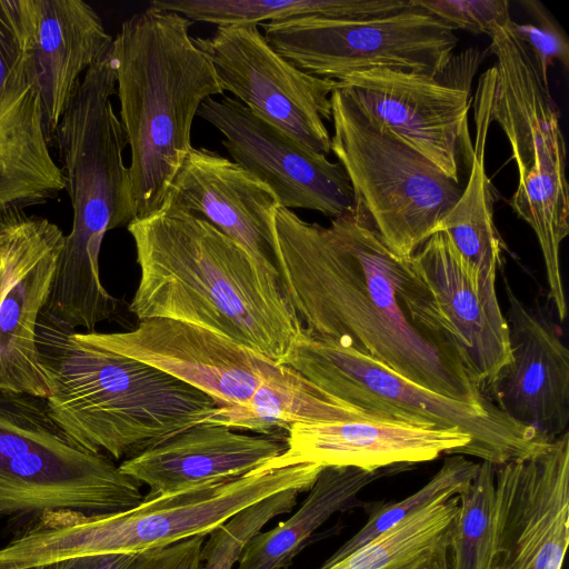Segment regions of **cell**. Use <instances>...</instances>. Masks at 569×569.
<instances>
[{"label": "cell", "instance_id": "836d02e7", "mask_svg": "<svg viewBox=\"0 0 569 569\" xmlns=\"http://www.w3.org/2000/svg\"><path fill=\"white\" fill-rule=\"evenodd\" d=\"M528 11L535 17V23H518L511 27L520 40L532 51L542 79L548 82V69L555 60L560 61L567 69L569 66V42L552 16L538 1H522Z\"/></svg>", "mask_w": 569, "mask_h": 569}, {"label": "cell", "instance_id": "f546056e", "mask_svg": "<svg viewBox=\"0 0 569 569\" xmlns=\"http://www.w3.org/2000/svg\"><path fill=\"white\" fill-rule=\"evenodd\" d=\"M496 465L479 462L469 487L459 495L449 533V569H487L492 542Z\"/></svg>", "mask_w": 569, "mask_h": 569}, {"label": "cell", "instance_id": "d590c367", "mask_svg": "<svg viewBox=\"0 0 569 569\" xmlns=\"http://www.w3.org/2000/svg\"><path fill=\"white\" fill-rule=\"evenodd\" d=\"M132 553H110L72 558L26 569H127L133 561Z\"/></svg>", "mask_w": 569, "mask_h": 569}, {"label": "cell", "instance_id": "4fadbf2b", "mask_svg": "<svg viewBox=\"0 0 569 569\" xmlns=\"http://www.w3.org/2000/svg\"><path fill=\"white\" fill-rule=\"evenodd\" d=\"M448 69L432 77L372 68L342 77L338 87L370 119L459 183L461 160L471 162L473 150L468 131L473 74L456 81Z\"/></svg>", "mask_w": 569, "mask_h": 569}, {"label": "cell", "instance_id": "30bf717a", "mask_svg": "<svg viewBox=\"0 0 569 569\" xmlns=\"http://www.w3.org/2000/svg\"><path fill=\"white\" fill-rule=\"evenodd\" d=\"M330 103V150L349 178L355 206L397 256L410 258L439 231L462 188L370 119L339 87Z\"/></svg>", "mask_w": 569, "mask_h": 569}, {"label": "cell", "instance_id": "6da1fadb", "mask_svg": "<svg viewBox=\"0 0 569 569\" xmlns=\"http://www.w3.org/2000/svg\"><path fill=\"white\" fill-rule=\"evenodd\" d=\"M274 233L279 284L308 333L346 341L443 397L493 405L411 259L397 256L360 208L322 227L279 206Z\"/></svg>", "mask_w": 569, "mask_h": 569}, {"label": "cell", "instance_id": "d6986e66", "mask_svg": "<svg viewBox=\"0 0 569 569\" xmlns=\"http://www.w3.org/2000/svg\"><path fill=\"white\" fill-rule=\"evenodd\" d=\"M510 360L482 393L516 422L547 441L568 431L569 351L558 330L529 309L503 276Z\"/></svg>", "mask_w": 569, "mask_h": 569}, {"label": "cell", "instance_id": "7c38bea8", "mask_svg": "<svg viewBox=\"0 0 569 569\" xmlns=\"http://www.w3.org/2000/svg\"><path fill=\"white\" fill-rule=\"evenodd\" d=\"M207 49L223 91L311 151L331 152L323 120L338 81L290 63L267 42L257 24L218 27Z\"/></svg>", "mask_w": 569, "mask_h": 569}, {"label": "cell", "instance_id": "d4e9b609", "mask_svg": "<svg viewBox=\"0 0 569 569\" xmlns=\"http://www.w3.org/2000/svg\"><path fill=\"white\" fill-rule=\"evenodd\" d=\"M391 419L349 405L278 363L244 407H219L209 422L284 439L297 423ZM395 420V419H392Z\"/></svg>", "mask_w": 569, "mask_h": 569}, {"label": "cell", "instance_id": "83f0119b", "mask_svg": "<svg viewBox=\"0 0 569 569\" xmlns=\"http://www.w3.org/2000/svg\"><path fill=\"white\" fill-rule=\"evenodd\" d=\"M476 141L470 172L461 196L439 226L481 278L496 284L503 243L493 221V190L485 169V147L490 126L485 94L475 99Z\"/></svg>", "mask_w": 569, "mask_h": 569}, {"label": "cell", "instance_id": "9a60e30c", "mask_svg": "<svg viewBox=\"0 0 569 569\" xmlns=\"http://www.w3.org/2000/svg\"><path fill=\"white\" fill-rule=\"evenodd\" d=\"M64 242L61 229L24 211L0 214V393L49 395L37 348Z\"/></svg>", "mask_w": 569, "mask_h": 569}, {"label": "cell", "instance_id": "ac0fdd59", "mask_svg": "<svg viewBox=\"0 0 569 569\" xmlns=\"http://www.w3.org/2000/svg\"><path fill=\"white\" fill-rule=\"evenodd\" d=\"M106 347L198 389L219 407H244L278 362L204 327L146 318L124 332H97Z\"/></svg>", "mask_w": 569, "mask_h": 569}, {"label": "cell", "instance_id": "5bb4252c", "mask_svg": "<svg viewBox=\"0 0 569 569\" xmlns=\"http://www.w3.org/2000/svg\"><path fill=\"white\" fill-rule=\"evenodd\" d=\"M569 542V432L496 466L487 569H561Z\"/></svg>", "mask_w": 569, "mask_h": 569}, {"label": "cell", "instance_id": "9c48e42d", "mask_svg": "<svg viewBox=\"0 0 569 569\" xmlns=\"http://www.w3.org/2000/svg\"><path fill=\"white\" fill-rule=\"evenodd\" d=\"M109 456L77 443L43 398L0 393V518L47 511L111 513L143 501Z\"/></svg>", "mask_w": 569, "mask_h": 569}, {"label": "cell", "instance_id": "ffe728a7", "mask_svg": "<svg viewBox=\"0 0 569 569\" xmlns=\"http://www.w3.org/2000/svg\"><path fill=\"white\" fill-rule=\"evenodd\" d=\"M162 206L206 219L239 243L261 268L278 276L273 253L279 201L269 187L234 161L192 147L171 180Z\"/></svg>", "mask_w": 569, "mask_h": 569}, {"label": "cell", "instance_id": "3957f363", "mask_svg": "<svg viewBox=\"0 0 569 569\" xmlns=\"http://www.w3.org/2000/svg\"><path fill=\"white\" fill-rule=\"evenodd\" d=\"M50 417L77 443L112 460L133 458L209 421L219 406L198 389L78 332L46 309L37 323Z\"/></svg>", "mask_w": 569, "mask_h": 569}, {"label": "cell", "instance_id": "e0dca14e", "mask_svg": "<svg viewBox=\"0 0 569 569\" xmlns=\"http://www.w3.org/2000/svg\"><path fill=\"white\" fill-rule=\"evenodd\" d=\"M197 116L222 133L232 161L269 187L279 206L331 219L355 209L353 190L339 162L306 148L233 97L208 98Z\"/></svg>", "mask_w": 569, "mask_h": 569}, {"label": "cell", "instance_id": "1f68e13d", "mask_svg": "<svg viewBox=\"0 0 569 569\" xmlns=\"http://www.w3.org/2000/svg\"><path fill=\"white\" fill-rule=\"evenodd\" d=\"M303 491L287 489L258 501L213 529L201 548V569H232L244 547L277 516L290 512Z\"/></svg>", "mask_w": 569, "mask_h": 569}, {"label": "cell", "instance_id": "8992f818", "mask_svg": "<svg viewBox=\"0 0 569 569\" xmlns=\"http://www.w3.org/2000/svg\"><path fill=\"white\" fill-rule=\"evenodd\" d=\"M321 470L313 463L258 468L238 478L146 496L137 507L119 512L47 511L32 517L9 541V558L16 569H26L72 558L137 555L206 537L240 510L274 493L308 491Z\"/></svg>", "mask_w": 569, "mask_h": 569}, {"label": "cell", "instance_id": "277c9868", "mask_svg": "<svg viewBox=\"0 0 569 569\" xmlns=\"http://www.w3.org/2000/svg\"><path fill=\"white\" fill-rule=\"evenodd\" d=\"M112 43L86 70L50 141L60 160L73 210L46 310L86 332L112 319L120 300L102 284L99 256L107 231L134 220L127 138L111 97L116 94Z\"/></svg>", "mask_w": 569, "mask_h": 569}, {"label": "cell", "instance_id": "4dcf8cb0", "mask_svg": "<svg viewBox=\"0 0 569 569\" xmlns=\"http://www.w3.org/2000/svg\"><path fill=\"white\" fill-rule=\"evenodd\" d=\"M478 469L479 462L462 455H449L440 469L418 491L400 501L382 502L373 507L363 527L327 560L333 561L345 557L433 500L461 495L469 487Z\"/></svg>", "mask_w": 569, "mask_h": 569}, {"label": "cell", "instance_id": "484cf974", "mask_svg": "<svg viewBox=\"0 0 569 569\" xmlns=\"http://www.w3.org/2000/svg\"><path fill=\"white\" fill-rule=\"evenodd\" d=\"M381 473L353 467H323L300 508L274 528L257 533L236 569H287L311 535L333 513L352 508Z\"/></svg>", "mask_w": 569, "mask_h": 569}, {"label": "cell", "instance_id": "8fae6325", "mask_svg": "<svg viewBox=\"0 0 569 569\" xmlns=\"http://www.w3.org/2000/svg\"><path fill=\"white\" fill-rule=\"evenodd\" d=\"M259 27L271 48L298 69L336 81L372 68L437 77L455 59L458 42L451 28L415 4L372 19L303 16Z\"/></svg>", "mask_w": 569, "mask_h": 569}, {"label": "cell", "instance_id": "603a6c76", "mask_svg": "<svg viewBox=\"0 0 569 569\" xmlns=\"http://www.w3.org/2000/svg\"><path fill=\"white\" fill-rule=\"evenodd\" d=\"M287 449L284 439L246 435L204 421L158 446L123 460L122 473L147 485V496L171 493L208 481L241 477Z\"/></svg>", "mask_w": 569, "mask_h": 569}, {"label": "cell", "instance_id": "f1b7e54d", "mask_svg": "<svg viewBox=\"0 0 569 569\" xmlns=\"http://www.w3.org/2000/svg\"><path fill=\"white\" fill-rule=\"evenodd\" d=\"M154 9L223 26L261 24L303 16L365 20L412 8L410 0H152Z\"/></svg>", "mask_w": 569, "mask_h": 569}, {"label": "cell", "instance_id": "52a82bcc", "mask_svg": "<svg viewBox=\"0 0 569 569\" xmlns=\"http://www.w3.org/2000/svg\"><path fill=\"white\" fill-rule=\"evenodd\" d=\"M511 22L490 38L489 50L496 61L478 88L487 100L490 120L500 126L510 143L519 181L508 203L537 236L549 297L562 321L567 302L560 247L569 233L566 144L549 83Z\"/></svg>", "mask_w": 569, "mask_h": 569}, {"label": "cell", "instance_id": "7402d4cb", "mask_svg": "<svg viewBox=\"0 0 569 569\" xmlns=\"http://www.w3.org/2000/svg\"><path fill=\"white\" fill-rule=\"evenodd\" d=\"M410 259L453 329L470 377L483 391L510 360L496 284L481 278L445 231L431 234Z\"/></svg>", "mask_w": 569, "mask_h": 569}, {"label": "cell", "instance_id": "ba28073f", "mask_svg": "<svg viewBox=\"0 0 569 569\" xmlns=\"http://www.w3.org/2000/svg\"><path fill=\"white\" fill-rule=\"evenodd\" d=\"M281 363L325 392L369 412L419 427L459 429L471 438L465 455L496 466L532 456L550 442L496 405L476 406L443 397L346 341L313 336L303 328Z\"/></svg>", "mask_w": 569, "mask_h": 569}, {"label": "cell", "instance_id": "d6a6232c", "mask_svg": "<svg viewBox=\"0 0 569 569\" xmlns=\"http://www.w3.org/2000/svg\"><path fill=\"white\" fill-rule=\"evenodd\" d=\"M411 2L441 20L453 31L460 29L491 38L512 21L508 0H411Z\"/></svg>", "mask_w": 569, "mask_h": 569}, {"label": "cell", "instance_id": "44dd1931", "mask_svg": "<svg viewBox=\"0 0 569 569\" xmlns=\"http://www.w3.org/2000/svg\"><path fill=\"white\" fill-rule=\"evenodd\" d=\"M287 449L262 469L300 463L378 471L428 462L441 455H465L471 438L456 428H426L392 419L293 425Z\"/></svg>", "mask_w": 569, "mask_h": 569}, {"label": "cell", "instance_id": "2e32d148", "mask_svg": "<svg viewBox=\"0 0 569 569\" xmlns=\"http://www.w3.org/2000/svg\"><path fill=\"white\" fill-rule=\"evenodd\" d=\"M49 147L21 0H0V214L66 188Z\"/></svg>", "mask_w": 569, "mask_h": 569}, {"label": "cell", "instance_id": "4316f807", "mask_svg": "<svg viewBox=\"0 0 569 569\" xmlns=\"http://www.w3.org/2000/svg\"><path fill=\"white\" fill-rule=\"evenodd\" d=\"M459 497L439 498L345 557L318 569H449L448 546Z\"/></svg>", "mask_w": 569, "mask_h": 569}, {"label": "cell", "instance_id": "5b68a950", "mask_svg": "<svg viewBox=\"0 0 569 569\" xmlns=\"http://www.w3.org/2000/svg\"><path fill=\"white\" fill-rule=\"evenodd\" d=\"M191 24L177 12L148 7L126 19L112 41L134 220L161 208L192 148L199 108L223 93L207 41L190 34Z\"/></svg>", "mask_w": 569, "mask_h": 569}, {"label": "cell", "instance_id": "e575fe53", "mask_svg": "<svg viewBox=\"0 0 569 569\" xmlns=\"http://www.w3.org/2000/svg\"><path fill=\"white\" fill-rule=\"evenodd\" d=\"M199 538H189L168 547L137 553L127 569H201Z\"/></svg>", "mask_w": 569, "mask_h": 569}, {"label": "cell", "instance_id": "cb8c5ba5", "mask_svg": "<svg viewBox=\"0 0 569 569\" xmlns=\"http://www.w3.org/2000/svg\"><path fill=\"white\" fill-rule=\"evenodd\" d=\"M50 146L81 74L112 43L99 13L82 0H21Z\"/></svg>", "mask_w": 569, "mask_h": 569}, {"label": "cell", "instance_id": "7a4b0ae2", "mask_svg": "<svg viewBox=\"0 0 569 569\" xmlns=\"http://www.w3.org/2000/svg\"><path fill=\"white\" fill-rule=\"evenodd\" d=\"M140 268L129 311L223 335L281 363L302 325L279 278L206 219L162 206L131 221Z\"/></svg>", "mask_w": 569, "mask_h": 569}]
</instances>
